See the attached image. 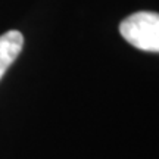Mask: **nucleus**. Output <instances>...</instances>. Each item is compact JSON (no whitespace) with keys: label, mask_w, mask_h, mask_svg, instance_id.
I'll return each instance as SVG.
<instances>
[{"label":"nucleus","mask_w":159,"mask_h":159,"mask_svg":"<svg viewBox=\"0 0 159 159\" xmlns=\"http://www.w3.org/2000/svg\"><path fill=\"white\" fill-rule=\"evenodd\" d=\"M119 33L139 50L159 53V13L156 12L131 13L119 24Z\"/></svg>","instance_id":"f257e3e1"},{"label":"nucleus","mask_w":159,"mask_h":159,"mask_svg":"<svg viewBox=\"0 0 159 159\" xmlns=\"http://www.w3.org/2000/svg\"><path fill=\"white\" fill-rule=\"evenodd\" d=\"M24 46V35L16 30H11L0 35V80L7 68L19 56Z\"/></svg>","instance_id":"f03ea898"}]
</instances>
